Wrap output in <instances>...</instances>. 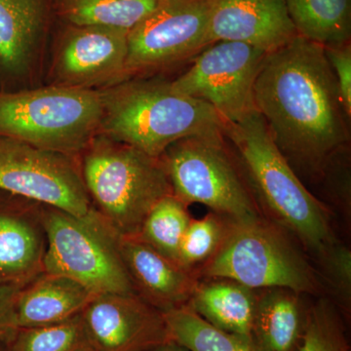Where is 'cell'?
I'll return each instance as SVG.
<instances>
[{
  "label": "cell",
  "instance_id": "20",
  "mask_svg": "<svg viewBox=\"0 0 351 351\" xmlns=\"http://www.w3.org/2000/svg\"><path fill=\"white\" fill-rule=\"evenodd\" d=\"M299 294L286 289H265L257 295L254 345L258 351H295L304 332Z\"/></svg>",
  "mask_w": 351,
  "mask_h": 351
},
{
  "label": "cell",
  "instance_id": "16",
  "mask_svg": "<svg viewBox=\"0 0 351 351\" xmlns=\"http://www.w3.org/2000/svg\"><path fill=\"white\" fill-rule=\"evenodd\" d=\"M47 0H0V92L20 90L41 48Z\"/></svg>",
  "mask_w": 351,
  "mask_h": 351
},
{
  "label": "cell",
  "instance_id": "12",
  "mask_svg": "<svg viewBox=\"0 0 351 351\" xmlns=\"http://www.w3.org/2000/svg\"><path fill=\"white\" fill-rule=\"evenodd\" d=\"M128 34L113 27L69 25L53 53L50 84L99 91L128 80Z\"/></svg>",
  "mask_w": 351,
  "mask_h": 351
},
{
  "label": "cell",
  "instance_id": "32",
  "mask_svg": "<svg viewBox=\"0 0 351 351\" xmlns=\"http://www.w3.org/2000/svg\"><path fill=\"white\" fill-rule=\"evenodd\" d=\"M0 351H9L8 345L4 341H0Z\"/></svg>",
  "mask_w": 351,
  "mask_h": 351
},
{
  "label": "cell",
  "instance_id": "24",
  "mask_svg": "<svg viewBox=\"0 0 351 351\" xmlns=\"http://www.w3.org/2000/svg\"><path fill=\"white\" fill-rule=\"evenodd\" d=\"M191 219L184 202L174 195H167L152 207L137 237L177 263L180 245Z\"/></svg>",
  "mask_w": 351,
  "mask_h": 351
},
{
  "label": "cell",
  "instance_id": "15",
  "mask_svg": "<svg viewBox=\"0 0 351 351\" xmlns=\"http://www.w3.org/2000/svg\"><path fill=\"white\" fill-rule=\"evenodd\" d=\"M298 36L285 0H212L208 44L234 41L267 54Z\"/></svg>",
  "mask_w": 351,
  "mask_h": 351
},
{
  "label": "cell",
  "instance_id": "9",
  "mask_svg": "<svg viewBox=\"0 0 351 351\" xmlns=\"http://www.w3.org/2000/svg\"><path fill=\"white\" fill-rule=\"evenodd\" d=\"M212 0H159L128 34L127 78L156 76L207 47Z\"/></svg>",
  "mask_w": 351,
  "mask_h": 351
},
{
  "label": "cell",
  "instance_id": "29",
  "mask_svg": "<svg viewBox=\"0 0 351 351\" xmlns=\"http://www.w3.org/2000/svg\"><path fill=\"white\" fill-rule=\"evenodd\" d=\"M346 117L351 119V43L324 47Z\"/></svg>",
  "mask_w": 351,
  "mask_h": 351
},
{
  "label": "cell",
  "instance_id": "18",
  "mask_svg": "<svg viewBox=\"0 0 351 351\" xmlns=\"http://www.w3.org/2000/svg\"><path fill=\"white\" fill-rule=\"evenodd\" d=\"M94 295L61 274L43 271L20 289L15 301L18 328L48 326L82 313Z\"/></svg>",
  "mask_w": 351,
  "mask_h": 351
},
{
  "label": "cell",
  "instance_id": "8",
  "mask_svg": "<svg viewBox=\"0 0 351 351\" xmlns=\"http://www.w3.org/2000/svg\"><path fill=\"white\" fill-rule=\"evenodd\" d=\"M160 158L173 195L186 206L205 205L233 221L263 216L225 136L181 138Z\"/></svg>",
  "mask_w": 351,
  "mask_h": 351
},
{
  "label": "cell",
  "instance_id": "2",
  "mask_svg": "<svg viewBox=\"0 0 351 351\" xmlns=\"http://www.w3.org/2000/svg\"><path fill=\"white\" fill-rule=\"evenodd\" d=\"M226 142L261 212L316 257L339 241L331 212L291 167L270 137L260 113L226 122Z\"/></svg>",
  "mask_w": 351,
  "mask_h": 351
},
{
  "label": "cell",
  "instance_id": "7",
  "mask_svg": "<svg viewBox=\"0 0 351 351\" xmlns=\"http://www.w3.org/2000/svg\"><path fill=\"white\" fill-rule=\"evenodd\" d=\"M47 237L43 271L73 279L94 295L136 294L120 253V235L93 207L76 216L43 204Z\"/></svg>",
  "mask_w": 351,
  "mask_h": 351
},
{
  "label": "cell",
  "instance_id": "1",
  "mask_svg": "<svg viewBox=\"0 0 351 351\" xmlns=\"http://www.w3.org/2000/svg\"><path fill=\"white\" fill-rule=\"evenodd\" d=\"M254 98L270 137L298 175L322 179L350 149V119L319 44L298 36L269 53Z\"/></svg>",
  "mask_w": 351,
  "mask_h": 351
},
{
  "label": "cell",
  "instance_id": "21",
  "mask_svg": "<svg viewBox=\"0 0 351 351\" xmlns=\"http://www.w3.org/2000/svg\"><path fill=\"white\" fill-rule=\"evenodd\" d=\"M298 36L323 46L350 43L351 0H285Z\"/></svg>",
  "mask_w": 351,
  "mask_h": 351
},
{
  "label": "cell",
  "instance_id": "27",
  "mask_svg": "<svg viewBox=\"0 0 351 351\" xmlns=\"http://www.w3.org/2000/svg\"><path fill=\"white\" fill-rule=\"evenodd\" d=\"M299 351H350L345 326L337 307L320 299L304 316Z\"/></svg>",
  "mask_w": 351,
  "mask_h": 351
},
{
  "label": "cell",
  "instance_id": "30",
  "mask_svg": "<svg viewBox=\"0 0 351 351\" xmlns=\"http://www.w3.org/2000/svg\"><path fill=\"white\" fill-rule=\"evenodd\" d=\"M20 287L0 286V341L10 343L18 330L15 301Z\"/></svg>",
  "mask_w": 351,
  "mask_h": 351
},
{
  "label": "cell",
  "instance_id": "26",
  "mask_svg": "<svg viewBox=\"0 0 351 351\" xmlns=\"http://www.w3.org/2000/svg\"><path fill=\"white\" fill-rule=\"evenodd\" d=\"M230 221L215 212H210L202 219H191L180 245L178 265L193 276H197V272L219 250L228 233Z\"/></svg>",
  "mask_w": 351,
  "mask_h": 351
},
{
  "label": "cell",
  "instance_id": "17",
  "mask_svg": "<svg viewBox=\"0 0 351 351\" xmlns=\"http://www.w3.org/2000/svg\"><path fill=\"white\" fill-rule=\"evenodd\" d=\"M120 253L136 295L161 313L188 306L199 279L135 237H120Z\"/></svg>",
  "mask_w": 351,
  "mask_h": 351
},
{
  "label": "cell",
  "instance_id": "23",
  "mask_svg": "<svg viewBox=\"0 0 351 351\" xmlns=\"http://www.w3.org/2000/svg\"><path fill=\"white\" fill-rule=\"evenodd\" d=\"M170 339L188 351H258L253 341L223 331L189 306L163 313Z\"/></svg>",
  "mask_w": 351,
  "mask_h": 351
},
{
  "label": "cell",
  "instance_id": "10",
  "mask_svg": "<svg viewBox=\"0 0 351 351\" xmlns=\"http://www.w3.org/2000/svg\"><path fill=\"white\" fill-rule=\"evenodd\" d=\"M267 55L248 44L218 41L196 55L172 84L211 106L226 122H239L257 112L254 88Z\"/></svg>",
  "mask_w": 351,
  "mask_h": 351
},
{
  "label": "cell",
  "instance_id": "19",
  "mask_svg": "<svg viewBox=\"0 0 351 351\" xmlns=\"http://www.w3.org/2000/svg\"><path fill=\"white\" fill-rule=\"evenodd\" d=\"M256 304L253 289L230 279L207 278L198 281L188 306L215 327L253 341Z\"/></svg>",
  "mask_w": 351,
  "mask_h": 351
},
{
  "label": "cell",
  "instance_id": "31",
  "mask_svg": "<svg viewBox=\"0 0 351 351\" xmlns=\"http://www.w3.org/2000/svg\"><path fill=\"white\" fill-rule=\"evenodd\" d=\"M149 351H188L186 348H182V346L178 345V343H174V341H169V343H164V345L160 346H157V348H154V350Z\"/></svg>",
  "mask_w": 351,
  "mask_h": 351
},
{
  "label": "cell",
  "instance_id": "6",
  "mask_svg": "<svg viewBox=\"0 0 351 351\" xmlns=\"http://www.w3.org/2000/svg\"><path fill=\"white\" fill-rule=\"evenodd\" d=\"M103 106L95 90L49 84L0 92V136L80 157L100 131Z\"/></svg>",
  "mask_w": 351,
  "mask_h": 351
},
{
  "label": "cell",
  "instance_id": "22",
  "mask_svg": "<svg viewBox=\"0 0 351 351\" xmlns=\"http://www.w3.org/2000/svg\"><path fill=\"white\" fill-rule=\"evenodd\" d=\"M159 0H54L58 15L69 25L113 27L130 32Z\"/></svg>",
  "mask_w": 351,
  "mask_h": 351
},
{
  "label": "cell",
  "instance_id": "28",
  "mask_svg": "<svg viewBox=\"0 0 351 351\" xmlns=\"http://www.w3.org/2000/svg\"><path fill=\"white\" fill-rule=\"evenodd\" d=\"M320 261L328 282L331 284L335 294L343 304L346 311L351 301V251L339 241L328 247L321 254Z\"/></svg>",
  "mask_w": 351,
  "mask_h": 351
},
{
  "label": "cell",
  "instance_id": "13",
  "mask_svg": "<svg viewBox=\"0 0 351 351\" xmlns=\"http://www.w3.org/2000/svg\"><path fill=\"white\" fill-rule=\"evenodd\" d=\"M82 315L95 351H149L171 341L163 313L136 294L94 295Z\"/></svg>",
  "mask_w": 351,
  "mask_h": 351
},
{
  "label": "cell",
  "instance_id": "4",
  "mask_svg": "<svg viewBox=\"0 0 351 351\" xmlns=\"http://www.w3.org/2000/svg\"><path fill=\"white\" fill-rule=\"evenodd\" d=\"M92 207L120 237H135L152 207L173 195L160 157L98 135L80 156Z\"/></svg>",
  "mask_w": 351,
  "mask_h": 351
},
{
  "label": "cell",
  "instance_id": "5",
  "mask_svg": "<svg viewBox=\"0 0 351 351\" xmlns=\"http://www.w3.org/2000/svg\"><path fill=\"white\" fill-rule=\"evenodd\" d=\"M196 276L230 279L253 290L286 289L299 295L318 294L322 287L290 235L263 216L232 219L219 250Z\"/></svg>",
  "mask_w": 351,
  "mask_h": 351
},
{
  "label": "cell",
  "instance_id": "14",
  "mask_svg": "<svg viewBox=\"0 0 351 351\" xmlns=\"http://www.w3.org/2000/svg\"><path fill=\"white\" fill-rule=\"evenodd\" d=\"M43 204L0 189V286L24 287L44 269Z\"/></svg>",
  "mask_w": 351,
  "mask_h": 351
},
{
  "label": "cell",
  "instance_id": "25",
  "mask_svg": "<svg viewBox=\"0 0 351 351\" xmlns=\"http://www.w3.org/2000/svg\"><path fill=\"white\" fill-rule=\"evenodd\" d=\"M9 351H95L82 313L48 326L18 328Z\"/></svg>",
  "mask_w": 351,
  "mask_h": 351
},
{
  "label": "cell",
  "instance_id": "3",
  "mask_svg": "<svg viewBox=\"0 0 351 351\" xmlns=\"http://www.w3.org/2000/svg\"><path fill=\"white\" fill-rule=\"evenodd\" d=\"M99 92V134L151 156L160 157L181 138L225 132L226 122L211 106L178 91L172 80L131 77Z\"/></svg>",
  "mask_w": 351,
  "mask_h": 351
},
{
  "label": "cell",
  "instance_id": "11",
  "mask_svg": "<svg viewBox=\"0 0 351 351\" xmlns=\"http://www.w3.org/2000/svg\"><path fill=\"white\" fill-rule=\"evenodd\" d=\"M0 189L82 216L91 209L80 157L0 136Z\"/></svg>",
  "mask_w": 351,
  "mask_h": 351
}]
</instances>
